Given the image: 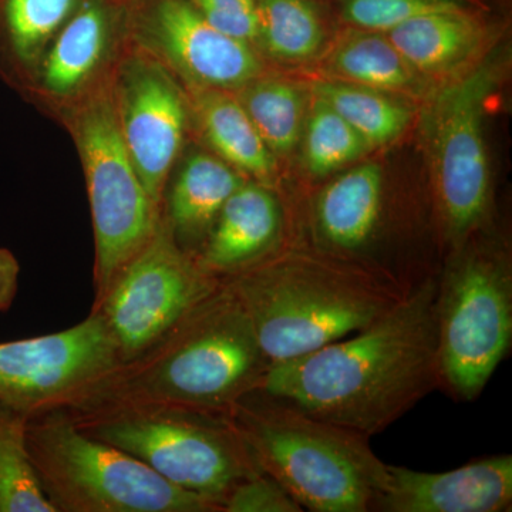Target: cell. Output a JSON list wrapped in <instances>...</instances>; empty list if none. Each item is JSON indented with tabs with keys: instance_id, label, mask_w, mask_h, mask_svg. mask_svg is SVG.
<instances>
[{
	"instance_id": "obj_5",
	"label": "cell",
	"mask_w": 512,
	"mask_h": 512,
	"mask_svg": "<svg viewBox=\"0 0 512 512\" xmlns=\"http://www.w3.org/2000/svg\"><path fill=\"white\" fill-rule=\"evenodd\" d=\"M28 447L37 477L56 512H221L143 461L84 433L66 410L28 421Z\"/></svg>"
},
{
	"instance_id": "obj_31",
	"label": "cell",
	"mask_w": 512,
	"mask_h": 512,
	"mask_svg": "<svg viewBox=\"0 0 512 512\" xmlns=\"http://www.w3.org/2000/svg\"><path fill=\"white\" fill-rule=\"evenodd\" d=\"M20 265L16 256L0 248V312L9 311L18 295Z\"/></svg>"
},
{
	"instance_id": "obj_27",
	"label": "cell",
	"mask_w": 512,
	"mask_h": 512,
	"mask_svg": "<svg viewBox=\"0 0 512 512\" xmlns=\"http://www.w3.org/2000/svg\"><path fill=\"white\" fill-rule=\"evenodd\" d=\"M303 163L313 178H325L360 160L372 147L336 113L315 96L303 128Z\"/></svg>"
},
{
	"instance_id": "obj_9",
	"label": "cell",
	"mask_w": 512,
	"mask_h": 512,
	"mask_svg": "<svg viewBox=\"0 0 512 512\" xmlns=\"http://www.w3.org/2000/svg\"><path fill=\"white\" fill-rule=\"evenodd\" d=\"M500 70V56L491 53L430 92L421 113L431 201L450 249L483 229L490 214L491 171L484 117Z\"/></svg>"
},
{
	"instance_id": "obj_17",
	"label": "cell",
	"mask_w": 512,
	"mask_h": 512,
	"mask_svg": "<svg viewBox=\"0 0 512 512\" xmlns=\"http://www.w3.org/2000/svg\"><path fill=\"white\" fill-rule=\"evenodd\" d=\"M130 0H82L50 43L39 66L37 84L56 100L86 92L106 59L114 30L126 22Z\"/></svg>"
},
{
	"instance_id": "obj_3",
	"label": "cell",
	"mask_w": 512,
	"mask_h": 512,
	"mask_svg": "<svg viewBox=\"0 0 512 512\" xmlns=\"http://www.w3.org/2000/svg\"><path fill=\"white\" fill-rule=\"evenodd\" d=\"M222 282L247 311L271 365L367 328L407 295L372 269L319 248L278 249Z\"/></svg>"
},
{
	"instance_id": "obj_15",
	"label": "cell",
	"mask_w": 512,
	"mask_h": 512,
	"mask_svg": "<svg viewBox=\"0 0 512 512\" xmlns=\"http://www.w3.org/2000/svg\"><path fill=\"white\" fill-rule=\"evenodd\" d=\"M389 215V190L382 167L362 164L333 178L319 191L312 204L311 225L319 249L373 271V256L386 235Z\"/></svg>"
},
{
	"instance_id": "obj_30",
	"label": "cell",
	"mask_w": 512,
	"mask_h": 512,
	"mask_svg": "<svg viewBox=\"0 0 512 512\" xmlns=\"http://www.w3.org/2000/svg\"><path fill=\"white\" fill-rule=\"evenodd\" d=\"M215 28L255 46L258 33L256 0H185Z\"/></svg>"
},
{
	"instance_id": "obj_13",
	"label": "cell",
	"mask_w": 512,
	"mask_h": 512,
	"mask_svg": "<svg viewBox=\"0 0 512 512\" xmlns=\"http://www.w3.org/2000/svg\"><path fill=\"white\" fill-rule=\"evenodd\" d=\"M128 26L184 86L238 92L264 70L255 46L212 26L185 0H130Z\"/></svg>"
},
{
	"instance_id": "obj_8",
	"label": "cell",
	"mask_w": 512,
	"mask_h": 512,
	"mask_svg": "<svg viewBox=\"0 0 512 512\" xmlns=\"http://www.w3.org/2000/svg\"><path fill=\"white\" fill-rule=\"evenodd\" d=\"M67 117L92 210L94 306L154 237L163 211L148 194L128 154L110 77L72 100Z\"/></svg>"
},
{
	"instance_id": "obj_24",
	"label": "cell",
	"mask_w": 512,
	"mask_h": 512,
	"mask_svg": "<svg viewBox=\"0 0 512 512\" xmlns=\"http://www.w3.org/2000/svg\"><path fill=\"white\" fill-rule=\"evenodd\" d=\"M313 93L372 148L393 143L412 123V110L392 94L379 90L332 79L316 83Z\"/></svg>"
},
{
	"instance_id": "obj_10",
	"label": "cell",
	"mask_w": 512,
	"mask_h": 512,
	"mask_svg": "<svg viewBox=\"0 0 512 512\" xmlns=\"http://www.w3.org/2000/svg\"><path fill=\"white\" fill-rule=\"evenodd\" d=\"M220 284L161 218L154 237L92 311L103 316L124 365L153 348Z\"/></svg>"
},
{
	"instance_id": "obj_20",
	"label": "cell",
	"mask_w": 512,
	"mask_h": 512,
	"mask_svg": "<svg viewBox=\"0 0 512 512\" xmlns=\"http://www.w3.org/2000/svg\"><path fill=\"white\" fill-rule=\"evenodd\" d=\"M185 87L190 109L217 156L248 180L271 185L276 158L259 136L235 93Z\"/></svg>"
},
{
	"instance_id": "obj_23",
	"label": "cell",
	"mask_w": 512,
	"mask_h": 512,
	"mask_svg": "<svg viewBox=\"0 0 512 512\" xmlns=\"http://www.w3.org/2000/svg\"><path fill=\"white\" fill-rule=\"evenodd\" d=\"M235 96L275 157L288 156L295 150L308 116L306 97L298 84L262 73Z\"/></svg>"
},
{
	"instance_id": "obj_2",
	"label": "cell",
	"mask_w": 512,
	"mask_h": 512,
	"mask_svg": "<svg viewBox=\"0 0 512 512\" xmlns=\"http://www.w3.org/2000/svg\"><path fill=\"white\" fill-rule=\"evenodd\" d=\"M269 366L251 318L221 281L153 348L114 370L67 412L157 404L228 416L258 392Z\"/></svg>"
},
{
	"instance_id": "obj_16",
	"label": "cell",
	"mask_w": 512,
	"mask_h": 512,
	"mask_svg": "<svg viewBox=\"0 0 512 512\" xmlns=\"http://www.w3.org/2000/svg\"><path fill=\"white\" fill-rule=\"evenodd\" d=\"M284 231L278 195L269 185L247 180L225 202L195 258L204 271L224 281L275 254Z\"/></svg>"
},
{
	"instance_id": "obj_14",
	"label": "cell",
	"mask_w": 512,
	"mask_h": 512,
	"mask_svg": "<svg viewBox=\"0 0 512 512\" xmlns=\"http://www.w3.org/2000/svg\"><path fill=\"white\" fill-rule=\"evenodd\" d=\"M389 483L377 512H505L512 510V456L485 457L444 473L387 464Z\"/></svg>"
},
{
	"instance_id": "obj_18",
	"label": "cell",
	"mask_w": 512,
	"mask_h": 512,
	"mask_svg": "<svg viewBox=\"0 0 512 512\" xmlns=\"http://www.w3.org/2000/svg\"><path fill=\"white\" fill-rule=\"evenodd\" d=\"M247 180L218 156L191 154L161 202L165 224L177 244L197 256L225 202Z\"/></svg>"
},
{
	"instance_id": "obj_22",
	"label": "cell",
	"mask_w": 512,
	"mask_h": 512,
	"mask_svg": "<svg viewBox=\"0 0 512 512\" xmlns=\"http://www.w3.org/2000/svg\"><path fill=\"white\" fill-rule=\"evenodd\" d=\"M82 0H0V60L29 73Z\"/></svg>"
},
{
	"instance_id": "obj_4",
	"label": "cell",
	"mask_w": 512,
	"mask_h": 512,
	"mask_svg": "<svg viewBox=\"0 0 512 512\" xmlns=\"http://www.w3.org/2000/svg\"><path fill=\"white\" fill-rule=\"evenodd\" d=\"M264 473L303 510L373 512L389 483L370 437L268 394H249L229 413Z\"/></svg>"
},
{
	"instance_id": "obj_29",
	"label": "cell",
	"mask_w": 512,
	"mask_h": 512,
	"mask_svg": "<svg viewBox=\"0 0 512 512\" xmlns=\"http://www.w3.org/2000/svg\"><path fill=\"white\" fill-rule=\"evenodd\" d=\"M305 511L274 477L259 471L235 485L225 500L222 512H302Z\"/></svg>"
},
{
	"instance_id": "obj_19",
	"label": "cell",
	"mask_w": 512,
	"mask_h": 512,
	"mask_svg": "<svg viewBox=\"0 0 512 512\" xmlns=\"http://www.w3.org/2000/svg\"><path fill=\"white\" fill-rule=\"evenodd\" d=\"M386 35L427 82L451 79L468 69L485 40L483 25L468 9L427 13Z\"/></svg>"
},
{
	"instance_id": "obj_28",
	"label": "cell",
	"mask_w": 512,
	"mask_h": 512,
	"mask_svg": "<svg viewBox=\"0 0 512 512\" xmlns=\"http://www.w3.org/2000/svg\"><path fill=\"white\" fill-rule=\"evenodd\" d=\"M468 9L461 0H343L342 19L350 28L389 33L421 15Z\"/></svg>"
},
{
	"instance_id": "obj_12",
	"label": "cell",
	"mask_w": 512,
	"mask_h": 512,
	"mask_svg": "<svg viewBox=\"0 0 512 512\" xmlns=\"http://www.w3.org/2000/svg\"><path fill=\"white\" fill-rule=\"evenodd\" d=\"M137 46L110 77L111 90L128 154L148 194L161 207L183 146L190 104L174 73Z\"/></svg>"
},
{
	"instance_id": "obj_11",
	"label": "cell",
	"mask_w": 512,
	"mask_h": 512,
	"mask_svg": "<svg viewBox=\"0 0 512 512\" xmlns=\"http://www.w3.org/2000/svg\"><path fill=\"white\" fill-rule=\"evenodd\" d=\"M120 366L103 316L92 311L62 332L0 343V402L29 417L73 410Z\"/></svg>"
},
{
	"instance_id": "obj_6",
	"label": "cell",
	"mask_w": 512,
	"mask_h": 512,
	"mask_svg": "<svg viewBox=\"0 0 512 512\" xmlns=\"http://www.w3.org/2000/svg\"><path fill=\"white\" fill-rule=\"evenodd\" d=\"M77 426L143 461L168 483L215 501L262 471L225 414L127 404L70 413Z\"/></svg>"
},
{
	"instance_id": "obj_21",
	"label": "cell",
	"mask_w": 512,
	"mask_h": 512,
	"mask_svg": "<svg viewBox=\"0 0 512 512\" xmlns=\"http://www.w3.org/2000/svg\"><path fill=\"white\" fill-rule=\"evenodd\" d=\"M329 72L343 82L387 94L419 96L429 82L404 60L386 33L350 28L328 57Z\"/></svg>"
},
{
	"instance_id": "obj_25",
	"label": "cell",
	"mask_w": 512,
	"mask_h": 512,
	"mask_svg": "<svg viewBox=\"0 0 512 512\" xmlns=\"http://www.w3.org/2000/svg\"><path fill=\"white\" fill-rule=\"evenodd\" d=\"M255 46L281 62H305L325 45L322 10L313 0H256Z\"/></svg>"
},
{
	"instance_id": "obj_1",
	"label": "cell",
	"mask_w": 512,
	"mask_h": 512,
	"mask_svg": "<svg viewBox=\"0 0 512 512\" xmlns=\"http://www.w3.org/2000/svg\"><path fill=\"white\" fill-rule=\"evenodd\" d=\"M437 291L439 275L430 276L367 328L272 363L258 392L367 437L382 433L440 389Z\"/></svg>"
},
{
	"instance_id": "obj_26",
	"label": "cell",
	"mask_w": 512,
	"mask_h": 512,
	"mask_svg": "<svg viewBox=\"0 0 512 512\" xmlns=\"http://www.w3.org/2000/svg\"><path fill=\"white\" fill-rule=\"evenodd\" d=\"M29 419L0 402V512H56L30 458Z\"/></svg>"
},
{
	"instance_id": "obj_7",
	"label": "cell",
	"mask_w": 512,
	"mask_h": 512,
	"mask_svg": "<svg viewBox=\"0 0 512 512\" xmlns=\"http://www.w3.org/2000/svg\"><path fill=\"white\" fill-rule=\"evenodd\" d=\"M440 389L456 402L484 392L512 345V264L507 248L478 238L451 249L437 291Z\"/></svg>"
}]
</instances>
